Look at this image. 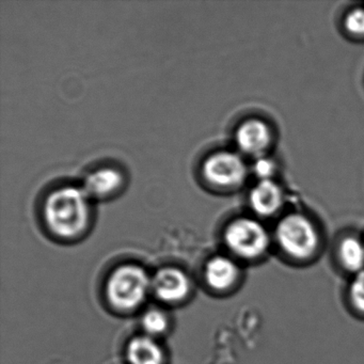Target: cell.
Segmentation results:
<instances>
[{
	"mask_svg": "<svg viewBox=\"0 0 364 364\" xmlns=\"http://www.w3.org/2000/svg\"><path fill=\"white\" fill-rule=\"evenodd\" d=\"M141 326L146 336L155 338L167 331L169 328V318L164 311L159 309H150L142 315Z\"/></svg>",
	"mask_w": 364,
	"mask_h": 364,
	"instance_id": "cell-13",
	"label": "cell"
},
{
	"mask_svg": "<svg viewBox=\"0 0 364 364\" xmlns=\"http://www.w3.org/2000/svg\"><path fill=\"white\" fill-rule=\"evenodd\" d=\"M347 296L351 308L364 316V270L351 276Z\"/></svg>",
	"mask_w": 364,
	"mask_h": 364,
	"instance_id": "cell-14",
	"label": "cell"
},
{
	"mask_svg": "<svg viewBox=\"0 0 364 364\" xmlns=\"http://www.w3.org/2000/svg\"><path fill=\"white\" fill-rule=\"evenodd\" d=\"M225 242L230 252L244 261H255L267 253L272 242L269 232L257 219L242 217L225 228Z\"/></svg>",
	"mask_w": 364,
	"mask_h": 364,
	"instance_id": "cell-4",
	"label": "cell"
},
{
	"mask_svg": "<svg viewBox=\"0 0 364 364\" xmlns=\"http://www.w3.org/2000/svg\"><path fill=\"white\" fill-rule=\"evenodd\" d=\"M122 183V174L118 170L102 168L87 176L82 189L89 198H106L116 193Z\"/></svg>",
	"mask_w": 364,
	"mask_h": 364,
	"instance_id": "cell-11",
	"label": "cell"
},
{
	"mask_svg": "<svg viewBox=\"0 0 364 364\" xmlns=\"http://www.w3.org/2000/svg\"><path fill=\"white\" fill-rule=\"evenodd\" d=\"M129 364H164L165 353L152 336H139L129 341L127 348Z\"/></svg>",
	"mask_w": 364,
	"mask_h": 364,
	"instance_id": "cell-10",
	"label": "cell"
},
{
	"mask_svg": "<svg viewBox=\"0 0 364 364\" xmlns=\"http://www.w3.org/2000/svg\"><path fill=\"white\" fill-rule=\"evenodd\" d=\"M235 141L240 152L250 156H265L272 142V132L261 119H249L238 127Z\"/></svg>",
	"mask_w": 364,
	"mask_h": 364,
	"instance_id": "cell-6",
	"label": "cell"
},
{
	"mask_svg": "<svg viewBox=\"0 0 364 364\" xmlns=\"http://www.w3.org/2000/svg\"><path fill=\"white\" fill-rule=\"evenodd\" d=\"M338 261L345 272L353 274L364 270V242L357 236H346L338 246Z\"/></svg>",
	"mask_w": 364,
	"mask_h": 364,
	"instance_id": "cell-12",
	"label": "cell"
},
{
	"mask_svg": "<svg viewBox=\"0 0 364 364\" xmlns=\"http://www.w3.org/2000/svg\"><path fill=\"white\" fill-rule=\"evenodd\" d=\"M344 27L347 33L355 37H364V9L355 8L345 16Z\"/></svg>",
	"mask_w": 364,
	"mask_h": 364,
	"instance_id": "cell-15",
	"label": "cell"
},
{
	"mask_svg": "<svg viewBox=\"0 0 364 364\" xmlns=\"http://www.w3.org/2000/svg\"><path fill=\"white\" fill-rule=\"evenodd\" d=\"M282 188L274 180L259 181L251 189L249 203L255 214L270 217L282 208Z\"/></svg>",
	"mask_w": 364,
	"mask_h": 364,
	"instance_id": "cell-9",
	"label": "cell"
},
{
	"mask_svg": "<svg viewBox=\"0 0 364 364\" xmlns=\"http://www.w3.org/2000/svg\"><path fill=\"white\" fill-rule=\"evenodd\" d=\"M204 278L206 284L214 291H230L240 281V267L233 257L216 255L206 263Z\"/></svg>",
	"mask_w": 364,
	"mask_h": 364,
	"instance_id": "cell-8",
	"label": "cell"
},
{
	"mask_svg": "<svg viewBox=\"0 0 364 364\" xmlns=\"http://www.w3.org/2000/svg\"><path fill=\"white\" fill-rule=\"evenodd\" d=\"M44 218L48 229L58 237H77L90 219L89 196L84 189L73 186L53 191L46 199Z\"/></svg>",
	"mask_w": 364,
	"mask_h": 364,
	"instance_id": "cell-1",
	"label": "cell"
},
{
	"mask_svg": "<svg viewBox=\"0 0 364 364\" xmlns=\"http://www.w3.org/2000/svg\"><path fill=\"white\" fill-rule=\"evenodd\" d=\"M253 171L259 181L274 180L277 171L276 163L268 157H259L253 165Z\"/></svg>",
	"mask_w": 364,
	"mask_h": 364,
	"instance_id": "cell-16",
	"label": "cell"
},
{
	"mask_svg": "<svg viewBox=\"0 0 364 364\" xmlns=\"http://www.w3.org/2000/svg\"><path fill=\"white\" fill-rule=\"evenodd\" d=\"M152 291V279L148 272L135 264L119 266L106 283V296L114 308L131 311L144 304Z\"/></svg>",
	"mask_w": 364,
	"mask_h": 364,
	"instance_id": "cell-3",
	"label": "cell"
},
{
	"mask_svg": "<svg viewBox=\"0 0 364 364\" xmlns=\"http://www.w3.org/2000/svg\"><path fill=\"white\" fill-rule=\"evenodd\" d=\"M202 171L210 184L223 189L240 186L248 174L244 159L231 151H220L208 156Z\"/></svg>",
	"mask_w": 364,
	"mask_h": 364,
	"instance_id": "cell-5",
	"label": "cell"
},
{
	"mask_svg": "<svg viewBox=\"0 0 364 364\" xmlns=\"http://www.w3.org/2000/svg\"><path fill=\"white\" fill-rule=\"evenodd\" d=\"M152 291L166 304L183 301L191 291V280L183 270L176 267H164L152 278Z\"/></svg>",
	"mask_w": 364,
	"mask_h": 364,
	"instance_id": "cell-7",
	"label": "cell"
},
{
	"mask_svg": "<svg viewBox=\"0 0 364 364\" xmlns=\"http://www.w3.org/2000/svg\"><path fill=\"white\" fill-rule=\"evenodd\" d=\"M274 240L283 255L304 262L316 255L321 237L314 223L299 213L287 215L277 223Z\"/></svg>",
	"mask_w": 364,
	"mask_h": 364,
	"instance_id": "cell-2",
	"label": "cell"
}]
</instances>
